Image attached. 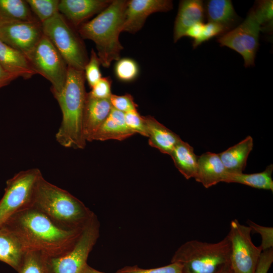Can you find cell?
I'll return each mask as SVG.
<instances>
[{"label": "cell", "mask_w": 273, "mask_h": 273, "mask_svg": "<svg viewBox=\"0 0 273 273\" xmlns=\"http://www.w3.org/2000/svg\"><path fill=\"white\" fill-rule=\"evenodd\" d=\"M3 225L18 236L27 250L41 252L49 258L70 249L82 230L63 227L33 206L14 214Z\"/></svg>", "instance_id": "1"}, {"label": "cell", "mask_w": 273, "mask_h": 273, "mask_svg": "<svg viewBox=\"0 0 273 273\" xmlns=\"http://www.w3.org/2000/svg\"><path fill=\"white\" fill-rule=\"evenodd\" d=\"M84 71L68 66L67 77L61 92L54 95L62 114L61 125L55 137L62 146L83 149L86 141L83 133V119L87 93Z\"/></svg>", "instance_id": "2"}, {"label": "cell", "mask_w": 273, "mask_h": 273, "mask_svg": "<svg viewBox=\"0 0 273 273\" xmlns=\"http://www.w3.org/2000/svg\"><path fill=\"white\" fill-rule=\"evenodd\" d=\"M128 1L114 0L95 18L82 23L78 32L82 37L94 42L102 65L108 68L120 59L123 49L119 36L122 32Z\"/></svg>", "instance_id": "3"}, {"label": "cell", "mask_w": 273, "mask_h": 273, "mask_svg": "<svg viewBox=\"0 0 273 273\" xmlns=\"http://www.w3.org/2000/svg\"><path fill=\"white\" fill-rule=\"evenodd\" d=\"M32 206L70 229H82L95 214L76 197L43 176L37 185Z\"/></svg>", "instance_id": "4"}, {"label": "cell", "mask_w": 273, "mask_h": 273, "mask_svg": "<svg viewBox=\"0 0 273 273\" xmlns=\"http://www.w3.org/2000/svg\"><path fill=\"white\" fill-rule=\"evenodd\" d=\"M230 253L228 235L216 243L193 240L176 250L171 262L178 263L183 273H218L230 266Z\"/></svg>", "instance_id": "5"}, {"label": "cell", "mask_w": 273, "mask_h": 273, "mask_svg": "<svg viewBox=\"0 0 273 273\" xmlns=\"http://www.w3.org/2000/svg\"><path fill=\"white\" fill-rule=\"evenodd\" d=\"M43 34L51 41L68 66L84 71L88 59L78 35L59 12L41 23Z\"/></svg>", "instance_id": "6"}, {"label": "cell", "mask_w": 273, "mask_h": 273, "mask_svg": "<svg viewBox=\"0 0 273 273\" xmlns=\"http://www.w3.org/2000/svg\"><path fill=\"white\" fill-rule=\"evenodd\" d=\"M42 176L38 168L19 172L6 182L0 200V226L14 214L32 206L37 185Z\"/></svg>", "instance_id": "7"}, {"label": "cell", "mask_w": 273, "mask_h": 273, "mask_svg": "<svg viewBox=\"0 0 273 273\" xmlns=\"http://www.w3.org/2000/svg\"><path fill=\"white\" fill-rule=\"evenodd\" d=\"M100 222L95 214L82 229L73 247L62 255L50 258L55 273H81L100 236Z\"/></svg>", "instance_id": "8"}, {"label": "cell", "mask_w": 273, "mask_h": 273, "mask_svg": "<svg viewBox=\"0 0 273 273\" xmlns=\"http://www.w3.org/2000/svg\"><path fill=\"white\" fill-rule=\"evenodd\" d=\"M249 226L235 219L230 223L227 235L231 244L230 267L232 273H255L262 252L261 247L252 242Z\"/></svg>", "instance_id": "9"}, {"label": "cell", "mask_w": 273, "mask_h": 273, "mask_svg": "<svg viewBox=\"0 0 273 273\" xmlns=\"http://www.w3.org/2000/svg\"><path fill=\"white\" fill-rule=\"evenodd\" d=\"M262 31L261 23L252 8L243 22L217 39L221 47H228L240 54L245 67L255 65L259 47V36Z\"/></svg>", "instance_id": "10"}, {"label": "cell", "mask_w": 273, "mask_h": 273, "mask_svg": "<svg viewBox=\"0 0 273 273\" xmlns=\"http://www.w3.org/2000/svg\"><path fill=\"white\" fill-rule=\"evenodd\" d=\"M27 58L37 74L52 83L53 95L60 93L66 82L68 65L44 34Z\"/></svg>", "instance_id": "11"}, {"label": "cell", "mask_w": 273, "mask_h": 273, "mask_svg": "<svg viewBox=\"0 0 273 273\" xmlns=\"http://www.w3.org/2000/svg\"><path fill=\"white\" fill-rule=\"evenodd\" d=\"M38 21H16L0 23V40L27 57L43 35Z\"/></svg>", "instance_id": "12"}, {"label": "cell", "mask_w": 273, "mask_h": 273, "mask_svg": "<svg viewBox=\"0 0 273 273\" xmlns=\"http://www.w3.org/2000/svg\"><path fill=\"white\" fill-rule=\"evenodd\" d=\"M173 8L169 0H131L127 2L122 32L134 33L143 26L146 20L156 12H167Z\"/></svg>", "instance_id": "13"}, {"label": "cell", "mask_w": 273, "mask_h": 273, "mask_svg": "<svg viewBox=\"0 0 273 273\" xmlns=\"http://www.w3.org/2000/svg\"><path fill=\"white\" fill-rule=\"evenodd\" d=\"M111 0H61L58 11L75 26L95 14L102 12L112 2Z\"/></svg>", "instance_id": "14"}, {"label": "cell", "mask_w": 273, "mask_h": 273, "mask_svg": "<svg viewBox=\"0 0 273 273\" xmlns=\"http://www.w3.org/2000/svg\"><path fill=\"white\" fill-rule=\"evenodd\" d=\"M112 108L110 99H96L87 93L83 119V133L86 142H91L93 135L109 115Z\"/></svg>", "instance_id": "15"}, {"label": "cell", "mask_w": 273, "mask_h": 273, "mask_svg": "<svg viewBox=\"0 0 273 273\" xmlns=\"http://www.w3.org/2000/svg\"><path fill=\"white\" fill-rule=\"evenodd\" d=\"M204 18V4L202 1H180L174 25V42L185 36L191 27L197 23H203Z\"/></svg>", "instance_id": "16"}, {"label": "cell", "mask_w": 273, "mask_h": 273, "mask_svg": "<svg viewBox=\"0 0 273 273\" xmlns=\"http://www.w3.org/2000/svg\"><path fill=\"white\" fill-rule=\"evenodd\" d=\"M226 173L218 154L206 152L198 156L197 169L194 178L205 188L223 182Z\"/></svg>", "instance_id": "17"}, {"label": "cell", "mask_w": 273, "mask_h": 273, "mask_svg": "<svg viewBox=\"0 0 273 273\" xmlns=\"http://www.w3.org/2000/svg\"><path fill=\"white\" fill-rule=\"evenodd\" d=\"M0 65L7 71L27 79L37 74L27 57L0 40Z\"/></svg>", "instance_id": "18"}, {"label": "cell", "mask_w": 273, "mask_h": 273, "mask_svg": "<svg viewBox=\"0 0 273 273\" xmlns=\"http://www.w3.org/2000/svg\"><path fill=\"white\" fill-rule=\"evenodd\" d=\"M146 122L149 145L160 152L170 155L174 147L181 139L151 116H144Z\"/></svg>", "instance_id": "19"}, {"label": "cell", "mask_w": 273, "mask_h": 273, "mask_svg": "<svg viewBox=\"0 0 273 273\" xmlns=\"http://www.w3.org/2000/svg\"><path fill=\"white\" fill-rule=\"evenodd\" d=\"M26 251L13 231L5 225L0 226V261L17 271Z\"/></svg>", "instance_id": "20"}, {"label": "cell", "mask_w": 273, "mask_h": 273, "mask_svg": "<svg viewBox=\"0 0 273 273\" xmlns=\"http://www.w3.org/2000/svg\"><path fill=\"white\" fill-rule=\"evenodd\" d=\"M134 134L126 124L125 113L112 108L109 115L93 135L91 141H122Z\"/></svg>", "instance_id": "21"}, {"label": "cell", "mask_w": 273, "mask_h": 273, "mask_svg": "<svg viewBox=\"0 0 273 273\" xmlns=\"http://www.w3.org/2000/svg\"><path fill=\"white\" fill-rule=\"evenodd\" d=\"M253 147V138L248 135L237 144L218 153L226 172L242 173L246 168L248 156Z\"/></svg>", "instance_id": "22"}, {"label": "cell", "mask_w": 273, "mask_h": 273, "mask_svg": "<svg viewBox=\"0 0 273 273\" xmlns=\"http://www.w3.org/2000/svg\"><path fill=\"white\" fill-rule=\"evenodd\" d=\"M205 14L208 22L223 26L228 31L234 28L239 21L230 0H209L204 4Z\"/></svg>", "instance_id": "23"}, {"label": "cell", "mask_w": 273, "mask_h": 273, "mask_svg": "<svg viewBox=\"0 0 273 273\" xmlns=\"http://www.w3.org/2000/svg\"><path fill=\"white\" fill-rule=\"evenodd\" d=\"M169 155L177 170L185 178L189 179L195 177L197 169L198 156L190 144L180 140Z\"/></svg>", "instance_id": "24"}, {"label": "cell", "mask_w": 273, "mask_h": 273, "mask_svg": "<svg viewBox=\"0 0 273 273\" xmlns=\"http://www.w3.org/2000/svg\"><path fill=\"white\" fill-rule=\"evenodd\" d=\"M273 165L267 166L262 172L245 174L226 173L223 182L227 183H238L248 186L254 188L273 191V180L272 173Z\"/></svg>", "instance_id": "25"}, {"label": "cell", "mask_w": 273, "mask_h": 273, "mask_svg": "<svg viewBox=\"0 0 273 273\" xmlns=\"http://www.w3.org/2000/svg\"><path fill=\"white\" fill-rule=\"evenodd\" d=\"M16 21L38 20L26 1L0 0V23Z\"/></svg>", "instance_id": "26"}, {"label": "cell", "mask_w": 273, "mask_h": 273, "mask_svg": "<svg viewBox=\"0 0 273 273\" xmlns=\"http://www.w3.org/2000/svg\"><path fill=\"white\" fill-rule=\"evenodd\" d=\"M18 273H55L50 258L41 252L27 250L17 270Z\"/></svg>", "instance_id": "27"}, {"label": "cell", "mask_w": 273, "mask_h": 273, "mask_svg": "<svg viewBox=\"0 0 273 273\" xmlns=\"http://www.w3.org/2000/svg\"><path fill=\"white\" fill-rule=\"evenodd\" d=\"M31 10L36 18L43 23L59 12L58 0H27Z\"/></svg>", "instance_id": "28"}, {"label": "cell", "mask_w": 273, "mask_h": 273, "mask_svg": "<svg viewBox=\"0 0 273 273\" xmlns=\"http://www.w3.org/2000/svg\"><path fill=\"white\" fill-rule=\"evenodd\" d=\"M116 77L120 81L130 82L134 80L139 73L138 63L128 58H123L117 60L114 67Z\"/></svg>", "instance_id": "29"}, {"label": "cell", "mask_w": 273, "mask_h": 273, "mask_svg": "<svg viewBox=\"0 0 273 273\" xmlns=\"http://www.w3.org/2000/svg\"><path fill=\"white\" fill-rule=\"evenodd\" d=\"M260 19L262 31L270 32L272 28V1H259L252 8Z\"/></svg>", "instance_id": "30"}, {"label": "cell", "mask_w": 273, "mask_h": 273, "mask_svg": "<svg viewBox=\"0 0 273 273\" xmlns=\"http://www.w3.org/2000/svg\"><path fill=\"white\" fill-rule=\"evenodd\" d=\"M100 64L97 54L94 49H92L90 58L84 69L85 78L90 88H92L102 78L100 69Z\"/></svg>", "instance_id": "31"}, {"label": "cell", "mask_w": 273, "mask_h": 273, "mask_svg": "<svg viewBox=\"0 0 273 273\" xmlns=\"http://www.w3.org/2000/svg\"><path fill=\"white\" fill-rule=\"evenodd\" d=\"M116 273H183L181 266L177 263L170 264L154 268L144 269L137 266H125Z\"/></svg>", "instance_id": "32"}, {"label": "cell", "mask_w": 273, "mask_h": 273, "mask_svg": "<svg viewBox=\"0 0 273 273\" xmlns=\"http://www.w3.org/2000/svg\"><path fill=\"white\" fill-rule=\"evenodd\" d=\"M125 120L127 127L134 133H138L148 137L147 126L144 116H141L138 110L125 113Z\"/></svg>", "instance_id": "33"}, {"label": "cell", "mask_w": 273, "mask_h": 273, "mask_svg": "<svg viewBox=\"0 0 273 273\" xmlns=\"http://www.w3.org/2000/svg\"><path fill=\"white\" fill-rule=\"evenodd\" d=\"M252 232L260 235L261 238V247L262 251L273 248V228L259 225L250 220L247 222Z\"/></svg>", "instance_id": "34"}, {"label": "cell", "mask_w": 273, "mask_h": 273, "mask_svg": "<svg viewBox=\"0 0 273 273\" xmlns=\"http://www.w3.org/2000/svg\"><path fill=\"white\" fill-rule=\"evenodd\" d=\"M228 32L222 26L212 22H208L204 24V28L200 37L196 40L193 41V47L195 49L202 43L207 41L215 36H221Z\"/></svg>", "instance_id": "35"}, {"label": "cell", "mask_w": 273, "mask_h": 273, "mask_svg": "<svg viewBox=\"0 0 273 273\" xmlns=\"http://www.w3.org/2000/svg\"><path fill=\"white\" fill-rule=\"evenodd\" d=\"M110 100L112 108L124 113L137 110V105L130 94L122 96L112 94Z\"/></svg>", "instance_id": "36"}, {"label": "cell", "mask_w": 273, "mask_h": 273, "mask_svg": "<svg viewBox=\"0 0 273 273\" xmlns=\"http://www.w3.org/2000/svg\"><path fill=\"white\" fill-rule=\"evenodd\" d=\"M112 81L109 77H102L92 87L88 94L93 98L100 99H110Z\"/></svg>", "instance_id": "37"}, {"label": "cell", "mask_w": 273, "mask_h": 273, "mask_svg": "<svg viewBox=\"0 0 273 273\" xmlns=\"http://www.w3.org/2000/svg\"><path fill=\"white\" fill-rule=\"evenodd\" d=\"M273 262V249L262 252L255 273H267Z\"/></svg>", "instance_id": "38"}, {"label": "cell", "mask_w": 273, "mask_h": 273, "mask_svg": "<svg viewBox=\"0 0 273 273\" xmlns=\"http://www.w3.org/2000/svg\"><path fill=\"white\" fill-rule=\"evenodd\" d=\"M204 25V23H199L195 24L187 31L185 36L193 38V41L197 40L201 35Z\"/></svg>", "instance_id": "39"}, {"label": "cell", "mask_w": 273, "mask_h": 273, "mask_svg": "<svg viewBox=\"0 0 273 273\" xmlns=\"http://www.w3.org/2000/svg\"><path fill=\"white\" fill-rule=\"evenodd\" d=\"M18 77L5 70L0 65V88L7 85Z\"/></svg>", "instance_id": "40"}, {"label": "cell", "mask_w": 273, "mask_h": 273, "mask_svg": "<svg viewBox=\"0 0 273 273\" xmlns=\"http://www.w3.org/2000/svg\"><path fill=\"white\" fill-rule=\"evenodd\" d=\"M81 273H104L99 270H98L90 266L88 264H87L83 269H82Z\"/></svg>", "instance_id": "41"}, {"label": "cell", "mask_w": 273, "mask_h": 273, "mask_svg": "<svg viewBox=\"0 0 273 273\" xmlns=\"http://www.w3.org/2000/svg\"><path fill=\"white\" fill-rule=\"evenodd\" d=\"M218 273H232V272L230 269V266H229Z\"/></svg>", "instance_id": "42"}]
</instances>
